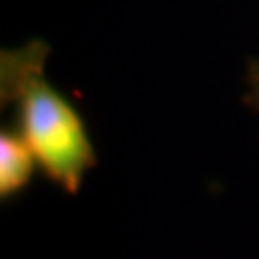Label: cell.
<instances>
[{
    "instance_id": "obj_1",
    "label": "cell",
    "mask_w": 259,
    "mask_h": 259,
    "mask_svg": "<svg viewBox=\"0 0 259 259\" xmlns=\"http://www.w3.org/2000/svg\"><path fill=\"white\" fill-rule=\"evenodd\" d=\"M47 56L48 47L38 40L2 52V100L14 104L19 135L45 175L67 194H77L96 165V152L79 111L47 81Z\"/></svg>"
},
{
    "instance_id": "obj_2",
    "label": "cell",
    "mask_w": 259,
    "mask_h": 259,
    "mask_svg": "<svg viewBox=\"0 0 259 259\" xmlns=\"http://www.w3.org/2000/svg\"><path fill=\"white\" fill-rule=\"evenodd\" d=\"M37 156L19 131L0 133V198L12 200L23 192L35 175Z\"/></svg>"
},
{
    "instance_id": "obj_3",
    "label": "cell",
    "mask_w": 259,
    "mask_h": 259,
    "mask_svg": "<svg viewBox=\"0 0 259 259\" xmlns=\"http://www.w3.org/2000/svg\"><path fill=\"white\" fill-rule=\"evenodd\" d=\"M246 100L253 110L259 111V60L250 65L248 71V96Z\"/></svg>"
}]
</instances>
